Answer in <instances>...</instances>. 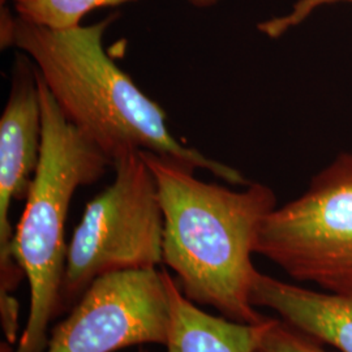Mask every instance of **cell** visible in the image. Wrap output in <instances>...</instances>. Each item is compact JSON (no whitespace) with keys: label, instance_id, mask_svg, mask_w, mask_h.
<instances>
[{"label":"cell","instance_id":"cell-1","mask_svg":"<svg viewBox=\"0 0 352 352\" xmlns=\"http://www.w3.org/2000/svg\"><path fill=\"white\" fill-rule=\"evenodd\" d=\"M119 16L113 12L93 25L54 30L0 7V46L16 47L33 60L64 116L113 164L128 151H153L208 170L230 184H248L239 171L179 142L164 109L106 54L103 36Z\"/></svg>","mask_w":352,"mask_h":352},{"label":"cell","instance_id":"cell-2","mask_svg":"<svg viewBox=\"0 0 352 352\" xmlns=\"http://www.w3.org/2000/svg\"><path fill=\"white\" fill-rule=\"evenodd\" d=\"M155 176L164 217V264L190 302L213 307L244 324H260L251 295L258 270L252 263L265 217L277 208L274 190L247 184L232 190L205 183L192 164L140 151Z\"/></svg>","mask_w":352,"mask_h":352},{"label":"cell","instance_id":"cell-3","mask_svg":"<svg viewBox=\"0 0 352 352\" xmlns=\"http://www.w3.org/2000/svg\"><path fill=\"white\" fill-rule=\"evenodd\" d=\"M37 82L42 151L12 241L13 257L29 282L30 309L14 352L45 351L49 324L62 312L68 250L64 226L72 197L113 167L111 158L64 116L38 71Z\"/></svg>","mask_w":352,"mask_h":352},{"label":"cell","instance_id":"cell-4","mask_svg":"<svg viewBox=\"0 0 352 352\" xmlns=\"http://www.w3.org/2000/svg\"><path fill=\"white\" fill-rule=\"evenodd\" d=\"M115 179L85 206L67 250L62 312L97 278L164 264V217L160 189L140 151L113 160Z\"/></svg>","mask_w":352,"mask_h":352},{"label":"cell","instance_id":"cell-5","mask_svg":"<svg viewBox=\"0 0 352 352\" xmlns=\"http://www.w3.org/2000/svg\"><path fill=\"white\" fill-rule=\"evenodd\" d=\"M256 253L327 292L352 289V153H342L298 199L265 217Z\"/></svg>","mask_w":352,"mask_h":352},{"label":"cell","instance_id":"cell-6","mask_svg":"<svg viewBox=\"0 0 352 352\" xmlns=\"http://www.w3.org/2000/svg\"><path fill=\"white\" fill-rule=\"evenodd\" d=\"M170 300L162 269L97 278L51 333L43 352H115L166 344Z\"/></svg>","mask_w":352,"mask_h":352},{"label":"cell","instance_id":"cell-7","mask_svg":"<svg viewBox=\"0 0 352 352\" xmlns=\"http://www.w3.org/2000/svg\"><path fill=\"white\" fill-rule=\"evenodd\" d=\"M42 109L37 68L21 51L14 56L11 90L0 118V269L3 279L19 278L23 269L12 254L13 200L26 199L42 151Z\"/></svg>","mask_w":352,"mask_h":352},{"label":"cell","instance_id":"cell-8","mask_svg":"<svg viewBox=\"0 0 352 352\" xmlns=\"http://www.w3.org/2000/svg\"><path fill=\"white\" fill-rule=\"evenodd\" d=\"M251 302L256 308L277 312L279 318L325 346L352 352V289L316 291L258 273Z\"/></svg>","mask_w":352,"mask_h":352},{"label":"cell","instance_id":"cell-9","mask_svg":"<svg viewBox=\"0 0 352 352\" xmlns=\"http://www.w3.org/2000/svg\"><path fill=\"white\" fill-rule=\"evenodd\" d=\"M162 273L170 300L167 352H254L270 317L260 324H244L209 315L184 296L168 270Z\"/></svg>","mask_w":352,"mask_h":352},{"label":"cell","instance_id":"cell-10","mask_svg":"<svg viewBox=\"0 0 352 352\" xmlns=\"http://www.w3.org/2000/svg\"><path fill=\"white\" fill-rule=\"evenodd\" d=\"M138 0H13L14 14L34 25L54 30L81 26L89 12Z\"/></svg>","mask_w":352,"mask_h":352},{"label":"cell","instance_id":"cell-11","mask_svg":"<svg viewBox=\"0 0 352 352\" xmlns=\"http://www.w3.org/2000/svg\"><path fill=\"white\" fill-rule=\"evenodd\" d=\"M254 352H340L330 351L324 343L289 325L282 318H273L258 342Z\"/></svg>","mask_w":352,"mask_h":352},{"label":"cell","instance_id":"cell-12","mask_svg":"<svg viewBox=\"0 0 352 352\" xmlns=\"http://www.w3.org/2000/svg\"><path fill=\"white\" fill-rule=\"evenodd\" d=\"M338 1H347L352 4V0H299L294 4L291 12L263 21L257 25V29L266 37L277 39L286 34L291 29L300 25L317 8Z\"/></svg>","mask_w":352,"mask_h":352},{"label":"cell","instance_id":"cell-13","mask_svg":"<svg viewBox=\"0 0 352 352\" xmlns=\"http://www.w3.org/2000/svg\"><path fill=\"white\" fill-rule=\"evenodd\" d=\"M187 1L196 8H210L217 6L221 0H187Z\"/></svg>","mask_w":352,"mask_h":352},{"label":"cell","instance_id":"cell-14","mask_svg":"<svg viewBox=\"0 0 352 352\" xmlns=\"http://www.w3.org/2000/svg\"><path fill=\"white\" fill-rule=\"evenodd\" d=\"M7 6V0H0V7H6Z\"/></svg>","mask_w":352,"mask_h":352}]
</instances>
